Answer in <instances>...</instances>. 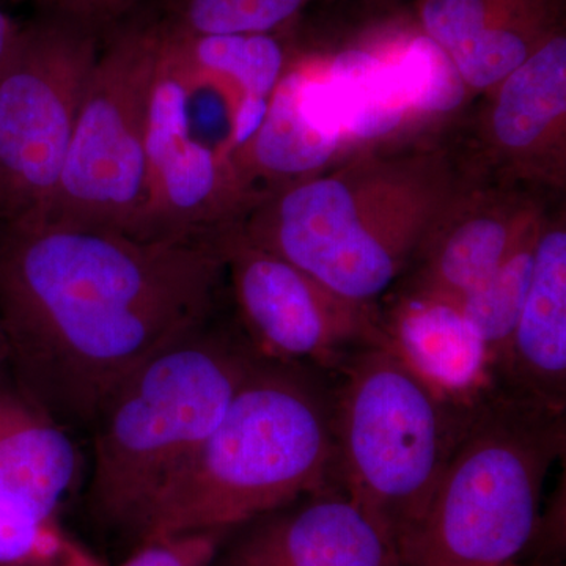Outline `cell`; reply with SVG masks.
I'll return each instance as SVG.
<instances>
[{
  "mask_svg": "<svg viewBox=\"0 0 566 566\" xmlns=\"http://www.w3.org/2000/svg\"><path fill=\"white\" fill-rule=\"evenodd\" d=\"M566 411L497 385L475 403L403 566H501L539 524L551 468L564 457Z\"/></svg>",
  "mask_w": 566,
  "mask_h": 566,
  "instance_id": "obj_5",
  "label": "cell"
},
{
  "mask_svg": "<svg viewBox=\"0 0 566 566\" xmlns=\"http://www.w3.org/2000/svg\"><path fill=\"white\" fill-rule=\"evenodd\" d=\"M159 32L164 46L182 65L227 82L241 98L270 99L290 66L283 32L177 35L161 28Z\"/></svg>",
  "mask_w": 566,
  "mask_h": 566,
  "instance_id": "obj_19",
  "label": "cell"
},
{
  "mask_svg": "<svg viewBox=\"0 0 566 566\" xmlns=\"http://www.w3.org/2000/svg\"><path fill=\"white\" fill-rule=\"evenodd\" d=\"M379 314L387 345L447 400L472 406L497 386L486 346L457 301L394 292Z\"/></svg>",
  "mask_w": 566,
  "mask_h": 566,
  "instance_id": "obj_16",
  "label": "cell"
},
{
  "mask_svg": "<svg viewBox=\"0 0 566 566\" xmlns=\"http://www.w3.org/2000/svg\"><path fill=\"white\" fill-rule=\"evenodd\" d=\"M565 0H417L419 31L485 95L565 29Z\"/></svg>",
  "mask_w": 566,
  "mask_h": 566,
  "instance_id": "obj_14",
  "label": "cell"
},
{
  "mask_svg": "<svg viewBox=\"0 0 566 566\" xmlns=\"http://www.w3.org/2000/svg\"><path fill=\"white\" fill-rule=\"evenodd\" d=\"M226 282L218 234L139 240L0 222L7 368L66 430L92 434L142 365L214 319Z\"/></svg>",
  "mask_w": 566,
  "mask_h": 566,
  "instance_id": "obj_1",
  "label": "cell"
},
{
  "mask_svg": "<svg viewBox=\"0 0 566 566\" xmlns=\"http://www.w3.org/2000/svg\"><path fill=\"white\" fill-rule=\"evenodd\" d=\"M241 334L271 363L337 370L365 346L385 344L379 304L354 303L259 248L238 226L218 234Z\"/></svg>",
  "mask_w": 566,
  "mask_h": 566,
  "instance_id": "obj_9",
  "label": "cell"
},
{
  "mask_svg": "<svg viewBox=\"0 0 566 566\" xmlns=\"http://www.w3.org/2000/svg\"><path fill=\"white\" fill-rule=\"evenodd\" d=\"M103 35L40 14L0 70V222L39 218L61 178Z\"/></svg>",
  "mask_w": 566,
  "mask_h": 566,
  "instance_id": "obj_8",
  "label": "cell"
},
{
  "mask_svg": "<svg viewBox=\"0 0 566 566\" xmlns=\"http://www.w3.org/2000/svg\"><path fill=\"white\" fill-rule=\"evenodd\" d=\"M335 482L333 398L303 365L260 357L226 416L145 517L137 546L233 531Z\"/></svg>",
  "mask_w": 566,
  "mask_h": 566,
  "instance_id": "obj_3",
  "label": "cell"
},
{
  "mask_svg": "<svg viewBox=\"0 0 566 566\" xmlns=\"http://www.w3.org/2000/svg\"><path fill=\"white\" fill-rule=\"evenodd\" d=\"M7 365H9V345H7L6 334L0 326V370L7 368Z\"/></svg>",
  "mask_w": 566,
  "mask_h": 566,
  "instance_id": "obj_26",
  "label": "cell"
},
{
  "mask_svg": "<svg viewBox=\"0 0 566 566\" xmlns=\"http://www.w3.org/2000/svg\"><path fill=\"white\" fill-rule=\"evenodd\" d=\"M471 175L442 140L359 153L263 192L237 226L331 292L375 305L408 273Z\"/></svg>",
  "mask_w": 566,
  "mask_h": 566,
  "instance_id": "obj_2",
  "label": "cell"
},
{
  "mask_svg": "<svg viewBox=\"0 0 566 566\" xmlns=\"http://www.w3.org/2000/svg\"><path fill=\"white\" fill-rule=\"evenodd\" d=\"M334 371L335 482L401 553L475 405L436 392L387 342L357 349Z\"/></svg>",
  "mask_w": 566,
  "mask_h": 566,
  "instance_id": "obj_6",
  "label": "cell"
},
{
  "mask_svg": "<svg viewBox=\"0 0 566 566\" xmlns=\"http://www.w3.org/2000/svg\"><path fill=\"white\" fill-rule=\"evenodd\" d=\"M483 96L474 151L461 153L468 169L536 193L565 191V29Z\"/></svg>",
  "mask_w": 566,
  "mask_h": 566,
  "instance_id": "obj_11",
  "label": "cell"
},
{
  "mask_svg": "<svg viewBox=\"0 0 566 566\" xmlns=\"http://www.w3.org/2000/svg\"><path fill=\"white\" fill-rule=\"evenodd\" d=\"M539 193L472 174L442 212L395 292L461 300L546 214Z\"/></svg>",
  "mask_w": 566,
  "mask_h": 566,
  "instance_id": "obj_12",
  "label": "cell"
},
{
  "mask_svg": "<svg viewBox=\"0 0 566 566\" xmlns=\"http://www.w3.org/2000/svg\"><path fill=\"white\" fill-rule=\"evenodd\" d=\"M84 460L73 434L0 370V488L59 520Z\"/></svg>",
  "mask_w": 566,
  "mask_h": 566,
  "instance_id": "obj_18",
  "label": "cell"
},
{
  "mask_svg": "<svg viewBox=\"0 0 566 566\" xmlns=\"http://www.w3.org/2000/svg\"><path fill=\"white\" fill-rule=\"evenodd\" d=\"M501 566H515V565H512V564H506V565H501Z\"/></svg>",
  "mask_w": 566,
  "mask_h": 566,
  "instance_id": "obj_27",
  "label": "cell"
},
{
  "mask_svg": "<svg viewBox=\"0 0 566 566\" xmlns=\"http://www.w3.org/2000/svg\"><path fill=\"white\" fill-rule=\"evenodd\" d=\"M22 25L11 20L6 10L0 7V70L9 62L18 41H20Z\"/></svg>",
  "mask_w": 566,
  "mask_h": 566,
  "instance_id": "obj_25",
  "label": "cell"
},
{
  "mask_svg": "<svg viewBox=\"0 0 566 566\" xmlns=\"http://www.w3.org/2000/svg\"><path fill=\"white\" fill-rule=\"evenodd\" d=\"M545 218L546 214L521 238L493 273L460 301L465 318L486 346L495 379L526 301Z\"/></svg>",
  "mask_w": 566,
  "mask_h": 566,
  "instance_id": "obj_20",
  "label": "cell"
},
{
  "mask_svg": "<svg viewBox=\"0 0 566 566\" xmlns=\"http://www.w3.org/2000/svg\"><path fill=\"white\" fill-rule=\"evenodd\" d=\"M161 57L155 17L107 33L40 221L139 238L147 203V125ZM25 219V218H24Z\"/></svg>",
  "mask_w": 566,
  "mask_h": 566,
  "instance_id": "obj_7",
  "label": "cell"
},
{
  "mask_svg": "<svg viewBox=\"0 0 566 566\" xmlns=\"http://www.w3.org/2000/svg\"><path fill=\"white\" fill-rule=\"evenodd\" d=\"M497 385L566 411V221L546 212L523 311Z\"/></svg>",
  "mask_w": 566,
  "mask_h": 566,
  "instance_id": "obj_17",
  "label": "cell"
},
{
  "mask_svg": "<svg viewBox=\"0 0 566 566\" xmlns=\"http://www.w3.org/2000/svg\"><path fill=\"white\" fill-rule=\"evenodd\" d=\"M13 2L29 3L39 9L40 14L76 22L104 36V33L107 35L122 24L140 0H13Z\"/></svg>",
  "mask_w": 566,
  "mask_h": 566,
  "instance_id": "obj_24",
  "label": "cell"
},
{
  "mask_svg": "<svg viewBox=\"0 0 566 566\" xmlns=\"http://www.w3.org/2000/svg\"><path fill=\"white\" fill-rule=\"evenodd\" d=\"M314 0H161L159 28L177 35L281 33Z\"/></svg>",
  "mask_w": 566,
  "mask_h": 566,
  "instance_id": "obj_21",
  "label": "cell"
},
{
  "mask_svg": "<svg viewBox=\"0 0 566 566\" xmlns=\"http://www.w3.org/2000/svg\"><path fill=\"white\" fill-rule=\"evenodd\" d=\"M268 513L212 566H403L387 528L338 488Z\"/></svg>",
  "mask_w": 566,
  "mask_h": 566,
  "instance_id": "obj_13",
  "label": "cell"
},
{
  "mask_svg": "<svg viewBox=\"0 0 566 566\" xmlns=\"http://www.w3.org/2000/svg\"><path fill=\"white\" fill-rule=\"evenodd\" d=\"M256 199L230 158L193 133L188 73L161 39L148 107L140 240L214 237L240 223Z\"/></svg>",
  "mask_w": 566,
  "mask_h": 566,
  "instance_id": "obj_10",
  "label": "cell"
},
{
  "mask_svg": "<svg viewBox=\"0 0 566 566\" xmlns=\"http://www.w3.org/2000/svg\"><path fill=\"white\" fill-rule=\"evenodd\" d=\"M233 531H202L166 536L137 546L118 566H212Z\"/></svg>",
  "mask_w": 566,
  "mask_h": 566,
  "instance_id": "obj_23",
  "label": "cell"
},
{
  "mask_svg": "<svg viewBox=\"0 0 566 566\" xmlns=\"http://www.w3.org/2000/svg\"><path fill=\"white\" fill-rule=\"evenodd\" d=\"M0 566H106L62 527L0 488Z\"/></svg>",
  "mask_w": 566,
  "mask_h": 566,
  "instance_id": "obj_22",
  "label": "cell"
},
{
  "mask_svg": "<svg viewBox=\"0 0 566 566\" xmlns=\"http://www.w3.org/2000/svg\"><path fill=\"white\" fill-rule=\"evenodd\" d=\"M340 107L322 74L290 65L255 134L230 156L252 192L314 177L345 161Z\"/></svg>",
  "mask_w": 566,
  "mask_h": 566,
  "instance_id": "obj_15",
  "label": "cell"
},
{
  "mask_svg": "<svg viewBox=\"0 0 566 566\" xmlns=\"http://www.w3.org/2000/svg\"><path fill=\"white\" fill-rule=\"evenodd\" d=\"M259 360L243 334L212 319L142 365L92 431L93 520L136 539L153 505L191 463Z\"/></svg>",
  "mask_w": 566,
  "mask_h": 566,
  "instance_id": "obj_4",
  "label": "cell"
}]
</instances>
